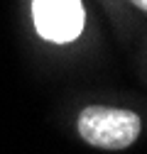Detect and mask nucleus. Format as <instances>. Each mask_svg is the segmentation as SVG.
<instances>
[{
    "mask_svg": "<svg viewBox=\"0 0 147 154\" xmlns=\"http://www.w3.org/2000/svg\"><path fill=\"white\" fill-rule=\"evenodd\" d=\"M79 134L98 149H125L140 134V118L125 108L88 105L79 115Z\"/></svg>",
    "mask_w": 147,
    "mask_h": 154,
    "instance_id": "nucleus-1",
    "label": "nucleus"
},
{
    "mask_svg": "<svg viewBox=\"0 0 147 154\" xmlns=\"http://www.w3.org/2000/svg\"><path fill=\"white\" fill-rule=\"evenodd\" d=\"M34 27L44 39L66 44L83 29L81 0H32Z\"/></svg>",
    "mask_w": 147,
    "mask_h": 154,
    "instance_id": "nucleus-2",
    "label": "nucleus"
},
{
    "mask_svg": "<svg viewBox=\"0 0 147 154\" xmlns=\"http://www.w3.org/2000/svg\"><path fill=\"white\" fill-rule=\"evenodd\" d=\"M133 5H137L140 10H145V12H147V0H133Z\"/></svg>",
    "mask_w": 147,
    "mask_h": 154,
    "instance_id": "nucleus-3",
    "label": "nucleus"
}]
</instances>
